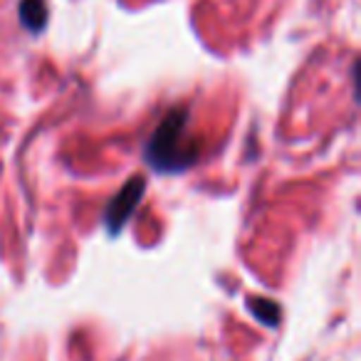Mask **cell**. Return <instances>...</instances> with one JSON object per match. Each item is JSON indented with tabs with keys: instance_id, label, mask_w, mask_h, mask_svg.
I'll return each mask as SVG.
<instances>
[{
	"instance_id": "cell-4",
	"label": "cell",
	"mask_w": 361,
	"mask_h": 361,
	"mask_svg": "<svg viewBox=\"0 0 361 361\" xmlns=\"http://www.w3.org/2000/svg\"><path fill=\"white\" fill-rule=\"evenodd\" d=\"M250 310H252V314H255L257 319L265 322V324H270V326H275L277 319H280V307H277L275 302H270V300H252Z\"/></svg>"
},
{
	"instance_id": "cell-2",
	"label": "cell",
	"mask_w": 361,
	"mask_h": 361,
	"mask_svg": "<svg viewBox=\"0 0 361 361\" xmlns=\"http://www.w3.org/2000/svg\"><path fill=\"white\" fill-rule=\"evenodd\" d=\"M144 191H146L144 180L136 176V178H131L129 183H126V186L114 196V201L109 203V208H106V213H104V226L109 228L111 235H116V233L126 226V221L131 218V213H134L136 206H139Z\"/></svg>"
},
{
	"instance_id": "cell-3",
	"label": "cell",
	"mask_w": 361,
	"mask_h": 361,
	"mask_svg": "<svg viewBox=\"0 0 361 361\" xmlns=\"http://www.w3.org/2000/svg\"><path fill=\"white\" fill-rule=\"evenodd\" d=\"M20 20L27 30L40 32L47 20L45 0H20Z\"/></svg>"
},
{
	"instance_id": "cell-1",
	"label": "cell",
	"mask_w": 361,
	"mask_h": 361,
	"mask_svg": "<svg viewBox=\"0 0 361 361\" xmlns=\"http://www.w3.org/2000/svg\"><path fill=\"white\" fill-rule=\"evenodd\" d=\"M151 166L159 171H180L191 164L193 149H188L186 141V111L173 109L159 129L151 136V144L146 149Z\"/></svg>"
}]
</instances>
